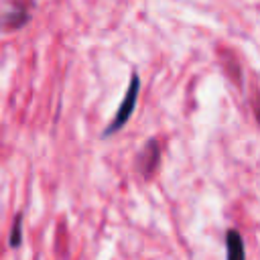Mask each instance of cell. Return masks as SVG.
Here are the masks:
<instances>
[{
	"label": "cell",
	"mask_w": 260,
	"mask_h": 260,
	"mask_svg": "<svg viewBox=\"0 0 260 260\" xmlns=\"http://www.w3.org/2000/svg\"><path fill=\"white\" fill-rule=\"evenodd\" d=\"M138 89H140L138 75H132V81H130V85H128V89H126V95H124V100H122V104H120V108H118V112H116L114 120L108 124V128H106V132H104V136H110V134L118 132V130H120V128L130 120V116H132V112H134V108H136Z\"/></svg>",
	"instance_id": "6da1fadb"
},
{
	"label": "cell",
	"mask_w": 260,
	"mask_h": 260,
	"mask_svg": "<svg viewBox=\"0 0 260 260\" xmlns=\"http://www.w3.org/2000/svg\"><path fill=\"white\" fill-rule=\"evenodd\" d=\"M225 250H228V258L230 260L244 258V242H242V238H240V234L236 230H230L225 234Z\"/></svg>",
	"instance_id": "7a4b0ae2"
},
{
	"label": "cell",
	"mask_w": 260,
	"mask_h": 260,
	"mask_svg": "<svg viewBox=\"0 0 260 260\" xmlns=\"http://www.w3.org/2000/svg\"><path fill=\"white\" fill-rule=\"evenodd\" d=\"M20 221H22V217L20 215H16V219H14V225H12V234H10V246L12 248H16L18 244H20Z\"/></svg>",
	"instance_id": "3957f363"
}]
</instances>
